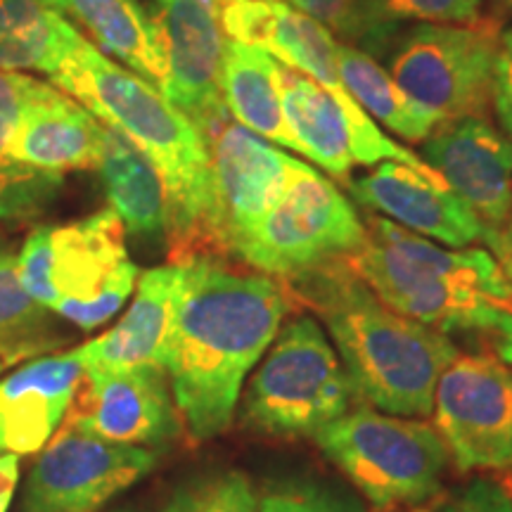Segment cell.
Returning <instances> with one entry per match:
<instances>
[{
  "label": "cell",
  "mask_w": 512,
  "mask_h": 512,
  "mask_svg": "<svg viewBox=\"0 0 512 512\" xmlns=\"http://www.w3.org/2000/svg\"><path fill=\"white\" fill-rule=\"evenodd\" d=\"M174 264L162 366L188 437L211 441L233 422L242 384L292 309V287L214 254Z\"/></svg>",
  "instance_id": "obj_1"
},
{
  "label": "cell",
  "mask_w": 512,
  "mask_h": 512,
  "mask_svg": "<svg viewBox=\"0 0 512 512\" xmlns=\"http://www.w3.org/2000/svg\"><path fill=\"white\" fill-rule=\"evenodd\" d=\"M344 261L392 311L446 337H475L512 366V287L489 249H446L368 216L363 245Z\"/></svg>",
  "instance_id": "obj_2"
},
{
  "label": "cell",
  "mask_w": 512,
  "mask_h": 512,
  "mask_svg": "<svg viewBox=\"0 0 512 512\" xmlns=\"http://www.w3.org/2000/svg\"><path fill=\"white\" fill-rule=\"evenodd\" d=\"M292 287L328 325L354 396L389 415H432L439 377L460 354L451 337L382 304L344 259Z\"/></svg>",
  "instance_id": "obj_3"
},
{
  "label": "cell",
  "mask_w": 512,
  "mask_h": 512,
  "mask_svg": "<svg viewBox=\"0 0 512 512\" xmlns=\"http://www.w3.org/2000/svg\"><path fill=\"white\" fill-rule=\"evenodd\" d=\"M50 79L95 119L124 133L155 164L166 192L171 264L197 254L209 188V145L200 128L159 88L110 60L81 34Z\"/></svg>",
  "instance_id": "obj_4"
},
{
  "label": "cell",
  "mask_w": 512,
  "mask_h": 512,
  "mask_svg": "<svg viewBox=\"0 0 512 512\" xmlns=\"http://www.w3.org/2000/svg\"><path fill=\"white\" fill-rule=\"evenodd\" d=\"M17 273L38 304L86 332L117 316L140 275L112 209L31 230L17 254Z\"/></svg>",
  "instance_id": "obj_5"
},
{
  "label": "cell",
  "mask_w": 512,
  "mask_h": 512,
  "mask_svg": "<svg viewBox=\"0 0 512 512\" xmlns=\"http://www.w3.org/2000/svg\"><path fill=\"white\" fill-rule=\"evenodd\" d=\"M354 389L335 347L311 316L280 325L261 356L245 396L240 422L275 439L316 437L349 411Z\"/></svg>",
  "instance_id": "obj_6"
},
{
  "label": "cell",
  "mask_w": 512,
  "mask_h": 512,
  "mask_svg": "<svg viewBox=\"0 0 512 512\" xmlns=\"http://www.w3.org/2000/svg\"><path fill=\"white\" fill-rule=\"evenodd\" d=\"M323 456L377 510L413 508L439 496L448 451L422 420L358 406L316 437Z\"/></svg>",
  "instance_id": "obj_7"
},
{
  "label": "cell",
  "mask_w": 512,
  "mask_h": 512,
  "mask_svg": "<svg viewBox=\"0 0 512 512\" xmlns=\"http://www.w3.org/2000/svg\"><path fill=\"white\" fill-rule=\"evenodd\" d=\"M366 223L342 190L309 164H294L278 202L247 235L242 266L294 283L347 259L363 245Z\"/></svg>",
  "instance_id": "obj_8"
},
{
  "label": "cell",
  "mask_w": 512,
  "mask_h": 512,
  "mask_svg": "<svg viewBox=\"0 0 512 512\" xmlns=\"http://www.w3.org/2000/svg\"><path fill=\"white\" fill-rule=\"evenodd\" d=\"M223 31L230 41L256 46L294 72L309 76L339 102L347 114L354 162L375 166L403 162L420 171H432L422 157L387 138L373 119L358 107L337 69V41L323 24L302 15L283 0H230L221 3Z\"/></svg>",
  "instance_id": "obj_9"
},
{
  "label": "cell",
  "mask_w": 512,
  "mask_h": 512,
  "mask_svg": "<svg viewBox=\"0 0 512 512\" xmlns=\"http://www.w3.org/2000/svg\"><path fill=\"white\" fill-rule=\"evenodd\" d=\"M389 74L415 102L441 121L489 117L501 29L494 19L418 24L389 41Z\"/></svg>",
  "instance_id": "obj_10"
},
{
  "label": "cell",
  "mask_w": 512,
  "mask_h": 512,
  "mask_svg": "<svg viewBox=\"0 0 512 512\" xmlns=\"http://www.w3.org/2000/svg\"><path fill=\"white\" fill-rule=\"evenodd\" d=\"M207 145L209 188L197 254L233 261L256 223L278 202L297 159L233 119Z\"/></svg>",
  "instance_id": "obj_11"
},
{
  "label": "cell",
  "mask_w": 512,
  "mask_h": 512,
  "mask_svg": "<svg viewBox=\"0 0 512 512\" xmlns=\"http://www.w3.org/2000/svg\"><path fill=\"white\" fill-rule=\"evenodd\" d=\"M432 415L460 472L512 470L510 363L489 351H460L439 377Z\"/></svg>",
  "instance_id": "obj_12"
},
{
  "label": "cell",
  "mask_w": 512,
  "mask_h": 512,
  "mask_svg": "<svg viewBox=\"0 0 512 512\" xmlns=\"http://www.w3.org/2000/svg\"><path fill=\"white\" fill-rule=\"evenodd\" d=\"M155 465L157 453L150 448L114 444L60 425L31 467L24 512H98Z\"/></svg>",
  "instance_id": "obj_13"
},
{
  "label": "cell",
  "mask_w": 512,
  "mask_h": 512,
  "mask_svg": "<svg viewBox=\"0 0 512 512\" xmlns=\"http://www.w3.org/2000/svg\"><path fill=\"white\" fill-rule=\"evenodd\" d=\"M62 425L150 451L174 444L185 430L169 375L159 363L86 368Z\"/></svg>",
  "instance_id": "obj_14"
},
{
  "label": "cell",
  "mask_w": 512,
  "mask_h": 512,
  "mask_svg": "<svg viewBox=\"0 0 512 512\" xmlns=\"http://www.w3.org/2000/svg\"><path fill=\"white\" fill-rule=\"evenodd\" d=\"M152 15L166 53V81L159 93L209 140L233 119L221 93L223 53L228 43L221 3L155 0Z\"/></svg>",
  "instance_id": "obj_15"
},
{
  "label": "cell",
  "mask_w": 512,
  "mask_h": 512,
  "mask_svg": "<svg viewBox=\"0 0 512 512\" xmlns=\"http://www.w3.org/2000/svg\"><path fill=\"white\" fill-rule=\"evenodd\" d=\"M422 162L484 223L486 233L512 216V140L489 117L441 124L422 143Z\"/></svg>",
  "instance_id": "obj_16"
},
{
  "label": "cell",
  "mask_w": 512,
  "mask_h": 512,
  "mask_svg": "<svg viewBox=\"0 0 512 512\" xmlns=\"http://www.w3.org/2000/svg\"><path fill=\"white\" fill-rule=\"evenodd\" d=\"M347 188L366 209L453 249L484 242L489 235L484 223L441 181L437 171H420L387 159L375 164L370 174L349 178Z\"/></svg>",
  "instance_id": "obj_17"
},
{
  "label": "cell",
  "mask_w": 512,
  "mask_h": 512,
  "mask_svg": "<svg viewBox=\"0 0 512 512\" xmlns=\"http://www.w3.org/2000/svg\"><path fill=\"white\" fill-rule=\"evenodd\" d=\"M79 351L31 358L0 380V451L34 456L67 418L83 377Z\"/></svg>",
  "instance_id": "obj_18"
},
{
  "label": "cell",
  "mask_w": 512,
  "mask_h": 512,
  "mask_svg": "<svg viewBox=\"0 0 512 512\" xmlns=\"http://www.w3.org/2000/svg\"><path fill=\"white\" fill-rule=\"evenodd\" d=\"M100 138L102 121L72 95L43 83L19 117L8 155L22 164L64 176L98 166Z\"/></svg>",
  "instance_id": "obj_19"
},
{
  "label": "cell",
  "mask_w": 512,
  "mask_h": 512,
  "mask_svg": "<svg viewBox=\"0 0 512 512\" xmlns=\"http://www.w3.org/2000/svg\"><path fill=\"white\" fill-rule=\"evenodd\" d=\"M48 10L91 36V43L162 91L166 53L155 15L140 0H41Z\"/></svg>",
  "instance_id": "obj_20"
},
{
  "label": "cell",
  "mask_w": 512,
  "mask_h": 512,
  "mask_svg": "<svg viewBox=\"0 0 512 512\" xmlns=\"http://www.w3.org/2000/svg\"><path fill=\"white\" fill-rule=\"evenodd\" d=\"M176 290V264L150 268L138 275L136 297L124 318L105 335L76 347L86 368H133L145 363L162 366V351L171 323ZM164 368V366H162Z\"/></svg>",
  "instance_id": "obj_21"
},
{
  "label": "cell",
  "mask_w": 512,
  "mask_h": 512,
  "mask_svg": "<svg viewBox=\"0 0 512 512\" xmlns=\"http://www.w3.org/2000/svg\"><path fill=\"white\" fill-rule=\"evenodd\" d=\"M280 95L287 128L297 140L299 152L335 181L347 185L356 162L349 121L339 102L320 83L285 64H280Z\"/></svg>",
  "instance_id": "obj_22"
},
{
  "label": "cell",
  "mask_w": 512,
  "mask_h": 512,
  "mask_svg": "<svg viewBox=\"0 0 512 512\" xmlns=\"http://www.w3.org/2000/svg\"><path fill=\"white\" fill-rule=\"evenodd\" d=\"M221 93L230 117L268 143L299 152L283 114L280 62L266 50L247 43H226L221 69Z\"/></svg>",
  "instance_id": "obj_23"
},
{
  "label": "cell",
  "mask_w": 512,
  "mask_h": 512,
  "mask_svg": "<svg viewBox=\"0 0 512 512\" xmlns=\"http://www.w3.org/2000/svg\"><path fill=\"white\" fill-rule=\"evenodd\" d=\"M100 171L110 209L136 238H166V192L155 164L117 128L102 124Z\"/></svg>",
  "instance_id": "obj_24"
},
{
  "label": "cell",
  "mask_w": 512,
  "mask_h": 512,
  "mask_svg": "<svg viewBox=\"0 0 512 512\" xmlns=\"http://www.w3.org/2000/svg\"><path fill=\"white\" fill-rule=\"evenodd\" d=\"M337 69L358 107L408 143H425L441 124H446L403 93L387 69L351 43L337 41Z\"/></svg>",
  "instance_id": "obj_25"
},
{
  "label": "cell",
  "mask_w": 512,
  "mask_h": 512,
  "mask_svg": "<svg viewBox=\"0 0 512 512\" xmlns=\"http://www.w3.org/2000/svg\"><path fill=\"white\" fill-rule=\"evenodd\" d=\"M79 36L41 0H0V69L53 74Z\"/></svg>",
  "instance_id": "obj_26"
},
{
  "label": "cell",
  "mask_w": 512,
  "mask_h": 512,
  "mask_svg": "<svg viewBox=\"0 0 512 512\" xmlns=\"http://www.w3.org/2000/svg\"><path fill=\"white\" fill-rule=\"evenodd\" d=\"M55 318L24 290L15 249L0 240V363L15 366L64 347L69 335Z\"/></svg>",
  "instance_id": "obj_27"
},
{
  "label": "cell",
  "mask_w": 512,
  "mask_h": 512,
  "mask_svg": "<svg viewBox=\"0 0 512 512\" xmlns=\"http://www.w3.org/2000/svg\"><path fill=\"white\" fill-rule=\"evenodd\" d=\"M484 0H358L356 48L363 53H384L399 31V24H470L482 22Z\"/></svg>",
  "instance_id": "obj_28"
},
{
  "label": "cell",
  "mask_w": 512,
  "mask_h": 512,
  "mask_svg": "<svg viewBox=\"0 0 512 512\" xmlns=\"http://www.w3.org/2000/svg\"><path fill=\"white\" fill-rule=\"evenodd\" d=\"M259 494L242 470L223 467L185 479L159 512H256Z\"/></svg>",
  "instance_id": "obj_29"
},
{
  "label": "cell",
  "mask_w": 512,
  "mask_h": 512,
  "mask_svg": "<svg viewBox=\"0 0 512 512\" xmlns=\"http://www.w3.org/2000/svg\"><path fill=\"white\" fill-rule=\"evenodd\" d=\"M256 512H366V505L332 479L290 475L264 482Z\"/></svg>",
  "instance_id": "obj_30"
},
{
  "label": "cell",
  "mask_w": 512,
  "mask_h": 512,
  "mask_svg": "<svg viewBox=\"0 0 512 512\" xmlns=\"http://www.w3.org/2000/svg\"><path fill=\"white\" fill-rule=\"evenodd\" d=\"M62 176L17 159H0V219H31L60 192Z\"/></svg>",
  "instance_id": "obj_31"
},
{
  "label": "cell",
  "mask_w": 512,
  "mask_h": 512,
  "mask_svg": "<svg viewBox=\"0 0 512 512\" xmlns=\"http://www.w3.org/2000/svg\"><path fill=\"white\" fill-rule=\"evenodd\" d=\"M43 81L29 74L0 69V159L10 157L8 145L27 102L41 91Z\"/></svg>",
  "instance_id": "obj_32"
},
{
  "label": "cell",
  "mask_w": 512,
  "mask_h": 512,
  "mask_svg": "<svg viewBox=\"0 0 512 512\" xmlns=\"http://www.w3.org/2000/svg\"><path fill=\"white\" fill-rule=\"evenodd\" d=\"M285 3L302 15L316 19L332 36H342L351 46L358 43L361 24H358L356 0H285Z\"/></svg>",
  "instance_id": "obj_33"
},
{
  "label": "cell",
  "mask_w": 512,
  "mask_h": 512,
  "mask_svg": "<svg viewBox=\"0 0 512 512\" xmlns=\"http://www.w3.org/2000/svg\"><path fill=\"white\" fill-rule=\"evenodd\" d=\"M437 512H512V496L491 477H475L453 491Z\"/></svg>",
  "instance_id": "obj_34"
},
{
  "label": "cell",
  "mask_w": 512,
  "mask_h": 512,
  "mask_svg": "<svg viewBox=\"0 0 512 512\" xmlns=\"http://www.w3.org/2000/svg\"><path fill=\"white\" fill-rule=\"evenodd\" d=\"M491 107H494L501 131L512 140V53L501 48L494 69V93H491Z\"/></svg>",
  "instance_id": "obj_35"
},
{
  "label": "cell",
  "mask_w": 512,
  "mask_h": 512,
  "mask_svg": "<svg viewBox=\"0 0 512 512\" xmlns=\"http://www.w3.org/2000/svg\"><path fill=\"white\" fill-rule=\"evenodd\" d=\"M484 245L489 247L491 254H494V259L498 261V266H501L505 280H508L512 287V219L505 223L503 228H498L494 233L486 235Z\"/></svg>",
  "instance_id": "obj_36"
},
{
  "label": "cell",
  "mask_w": 512,
  "mask_h": 512,
  "mask_svg": "<svg viewBox=\"0 0 512 512\" xmlns=\"http://www.w3.org/2000/svg\"><path fill=\"white\" fill-rule=\"evenodd\" d=\"M19 482V456H0V512H8Z\"/></svg>",
  "instance_id": "obj_37"
},
{
  "label": "cell",
  "mask_w": 512,
  "mask_h": 512,
  "mask_svg": "<svg viewBox=\"0 0 512 512\" xmlns=\"http://www.w3.org/2000/svg\"><path fill=\"white\" fill-rule=\"evenodd\" d=\"M501 48L508 50V53H512V29L501 31Z\"/></svg>",
  "instance_id": "obj_38"
},
{
  "label": "cell",
  "mask_w": 512,
  "mask_h": 512,
  "mask_svg": "<svg viewBox=\"0 0 512 512\" xmlns=\"http://www.w3.org/2000/svg\"><path fill=\"white\" fill-rule=\"evenodd\" d=\"M498 5H501L505 12H512V0H498Z\"/></svg>",
  "instance_id": "obj_39"
},
{
  "label": "cell",
  "mask_w": 512,
  "mask_h": 512,
  "mask_svg": "<svg viewBox=\"0 0 512 512\" xmlns=\"http://www.w3.org/2000/svg\"><path fill=\"white\" fill-rule=\"evenodd\" d=\"M3 368H5V366H3V363H0V370H3Z\"/></svg>",
  "instance_id": "obj_40"
},
{
  "label": "cell",
  "mask_w": 512,
  "mask_h": 512,
  "mask_svg": "<svg viewBox=\"0 0 512 512\" xmlns=\"http://www.w3.org/2000/svg\"><path fill=\"white\" fill-rule=\"evenodd\" d=\"M510 219H512V216H510Z\"/></svg>",
  "instance_id": "obj_41"
},
{
  "label": "cell",
  "mask_w": 512,
  "mask_h": 512,
  "mask_svg": "<svg viewBox=\"0 0 512 512\" xmlns=\"http://www.w3.org/2000/svg\"><path fill=\"white\" fill-rule=\"evenodd\" d=\"M356 3H358V0H356Z\"/></svg>",
  "instance_id": "obj_42"
},
{
  "label": "cell",
  "mask_w": 512,
  "mask_h": 512,
  "mask_svg": "<svg viewBox=\"0 0 512 512\" xmlns=\"http://www.w3.org/2000/svg\"><path fill=\"white\" fill-rule=\"evenodd\" d=\"M496 3H498V0H496Z\"/></svg>",
  "instance_id": "obj_43"
}]
</instances>
